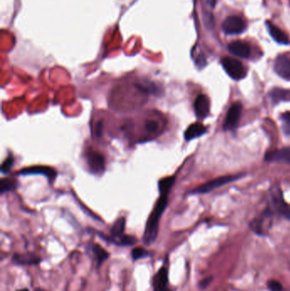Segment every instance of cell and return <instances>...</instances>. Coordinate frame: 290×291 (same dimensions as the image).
Instances as JSON below:
<instances>
[{"label":"cell","mask_w":290,"mask_h":291,"mask_svg":"<svg viewBox=\"0 0 290 291\" xmlns=\"http://www.w3.org/2000/svg\"><path fill=\"white\" fill-rule=\"evenodd\" d=\"M267 287L269 289L270 291H283V287L282 284L277 280L272 279L268 282Z\"/></svg>","instance_id":"obj_27"},{"label":"cell","mask_w":290,"mask_h":291,"mask_svg":"<svg viewBox=\"0 0 290 291\" xmlns=\"http://www.w3.org/2000/svg\"><path fill=\"white\" fill-rule=\"evenodd\" d=\"M228 51L232 55L239 56L241 58H248L250 55V47L244 42H232L228 45Z\"/></svg>","instance_id":"obj_15"},{"label":"cell","mask_w":290,"mask_h":291,"mask_svg":"<svg viewBox=\"0 0 290 291\" xmlns=\"http://www.w3.org/2000/svg\"><path fill=\"white\" fill-rule=\"evenodd\" d=\"M212 281H213V277H206V278L203 279V280L199 283V287L201 288V289H206V288L208 287V285L210 284Z\"/></svg>","instance_id":"obj_31"},{"label":"cell","mask_w":290,"mask_h":291,"mask_svg":"<svg viewBox=\"0 0 290 291\" xmlns=\"http://www.w3.org/2000/svg\"><path fill=\"white\" fill-rule=\"evenodd\" d=\"M222 29L226 34L235 35L240 34L245 31V21L242 18L232 16L225 18V21L222 24Z\"/></svg>","instance_id":"obj_7"},{"label":"cell","mask_w":290,"mask_h":291,"mask_svg":"<svg viewBox=\"0 0 290 291\" xmlns=\"http://www.w3.org/2000/svg\"><path fill=\"white\" fill-rule=\"evenodd\" d=\"M204 21H205L206 28H208V29H212L215 27L214 17L210 13H205V17H204Z\"/></svg>","instance_id":"obj_28"},{"label":"cell","mask_w":290,"mask_h":291,"mask_svg":"<svg viewBox=\"0 0 290 291\" xmlns=\"http://www.w3.org/2000/svg\"><path fill=\"white\" fill-rule=\"evenodd\" d=\"M266 27H267V30L269 32L270 35L276 43L281 44V45H289L290 44V39L288 38V36L280 28H277L276 26L273 25L270 21H266Z\"/></svg>","instance_id":"obj_17"},{"label":"cell","mask_w":290,"mask_h":291,"mask_svg":"<svg viewBox=\"0 0 290 291\" xmlns=\"http://www.w3.org/2000/svg\"><path fill=\"white\" fill-rule=\"evenodd\" d=\"M150 253L145 250L141 247H136V248H134L132 251H131V257L133 260H138L145 257H149Z\"/></svg>","instance_id":"obj_23"},{"label":"cell","mask_w":290,"mask_h":291,"mask_svg":"<svg viewBox=\"0 0 290 291\" xmlns=\"http://www.w3.org/2000/svg\"><path fill=\"white\" fill-rule=\"evenodd\" d=\"M223 68L232 79L240 80L246 76V69L237 59L232 57H224L222 61Z\"/></svg>","instance_id":"obj_3"},{"label":"cell","mask_w":290,"mask_h":291,"mask_svg":"<svg viewBox=\"0 0 290 291\" xmlns=\"http://www.w3.org/2000/svg\"><path fill=\"white\" fill-rule=\"evenodd\" d=\"M18 175H44L45 177L53 182L56 178L57 173L55 170L51 168L49 166H32L28 168L22 169L20 171H18Z\"/></svg>","instance_id":"obj_9"},{"label":"cell","mask_w":290,"mask_h":291,"mask_svg":"<svg viewBox=\"0 0 290 291\" xmlns=\"http://www.w3.org/2000/svg\"><path fill=\"white\" fill-rule=\"evenodd\" d=\"M242 175H225V176H222V177H219V178L215 179L213 181L210 182H206L203 185L199 186L198 188L192 190L191 191V194H204V193H207V192H211L215 189L219 188L222 186L226 185L228 183L234 182L239 180V178H241Z\"/></svg>","instance_id":"obj_2"},{"label":"cell","mask_w":290,"mask_h":291,"mask_svg":"<svg viewBox=\"0 0 290 291\" xmlns=\"http://www.w3.org/2000/svg\"><path fill=\"white\" fill-rule=\"evenodd\" d=\"M274 70L281 78L290 81V53L282 54L276 57Z\"/></svg>","instance_id":"obj_10"},{"label":"cell","mask_w":290,"mask_h":291,"mask_svg":"<svg viewBox=\"0 0 290 291\" xmlns=\"http://www.w3.org/2000/svg\"><path fill=\"white\" fill-rule=\"evenodd\" d=\"M125 226H126V219L124 217H120L117 220L111 228V231H110L111 236L106 237L102 233H98V235L101 237V239H103L107 242L114 243V244L119 246L120 240L124 235Z\"/></svg>","instance_id":"obj_5"},{"label":"cell","mask_w":290,"mask_h":291,"mask_svg":"<svg viewBox=\"0 0 290 291\" xmlns=\"http://www.w3.org/2000/svg\"><path fill=\"white\" fill-rule=\"evenodd\" d=\"M175 182L174 176H170L166 178L162 179L158 182V190L160 192V195H168L171 191V188L174 185Z\"/></svg>","instance_id":"obj_20"},{"label":"cell","mask_w":290,"mask_h":291,"mask_svg":"<svg viewBox=\"0 0 290 291\" xmlns=\"http://www.w3.org/2000/svg\"><path fill=\"white\" fill-rule=\"evenodd\" d=\"M242 113V105L240 103H234L227 112L224 123V130H235L239 123Z\"/></svg>","instance_id":"obj_11"},{"label":"cell","mask_w":290,"mask_h":291,"mask_svg":"<svg viewBox=\"0 0 290 291\" xmlns=\"http://www.w3.org/2000/svg\"><path fill=\"white\" fill-rule=\"evenodd\" d=\"M15 163V158L12 157V156H9L5 160H4V163L2 164V167H1V172L3 173V174H7L8 172L11 171V168H12V166L14 165Z\"/></svg>","instance_id":"obj_25"},{"label":"cell","mask_w":290,"mask_h":291,"mask_svg":"<svg viewBox=\"0 0 290 291\" xmlns=\"http://www.w3.org/2000/svg\"><path fill=\"white\" fill-rule=\"evenodd\" d=\"M206 127L199 123H195L188 127L185 132V139L186 140H191L198 137H202L206 133Z\"/></svg>","instance_id":"obj_18"},{"label":"cell","mask_w":290,"mask_h":291,"mask_svg":"<svg viewBox=\"0 0 290 291\" xmlns=\"http://www.w3.org/2000/svg\"><path fill=\"white\" fill-rule=\"evenodd\" d=\"M12 261L19 266H37L41 262V258L34 253H16L12 257Z\"/></svg>","instance_id":"obj_13"},{"label":"cell","mask_w":290,"mask_h":291,"mask_svg":"<svg viewBox=\"0 0 290 291\" xmlns=\"http://www.w3.org/2000/svg\"><path fill=\"white\" fill-rule=\"evenodd\" d=\"M18 182L11 178H4L0 182V192L4 194V192H12L17 188Z\"/></svg>","instance_id":"obj_21"},{"label":"cell","mask_w":290,"mask_h":291,"mask_svg":"<svg viewBox=\"0 0 290 291\" xmlns=\"http://www.w3.org/2000/svg\"><path fill=\"white\" fill-rule=\"evenodd\" d=\"M86 161L89 171L93 174H102L105 171V158L98 152H88L86 154Z\"/></svg>","instance_id":"obj_8"},{"label":"cell","mask_w":290,"mask_h":291,"mask_svg":"<svg viewBox=\"0 0 290 291\" xmlns=\"http://www.w3.org/2000/svg\"><path fill=\"white\" fill-rule=\"evenodd\" d=\"M266 161L283 162L290 164V148H283L279 150L270 152L266 156Z\"/></svg>","instance_id":"obj_16"},{"label":"cell","mask_w":290,"mask_h":291,"mask_svg":"<svg viewBox=\"0 0 290 291\" xmlns=\"http://www.w3.org/2000/svg\"><path fill=\"white\" fill-rule=\"evenodd\" d=\"M170 291V290H169V291Z\"/></svg>","instance_id":"obj_35"},{"label":"cell","mask_w":290,"mask_h":291,"mask_svg":"<svg viewBox=\"0 0 290 291\" xmlns=\"http://www.w3.org/2000/svg\"><path fill=\"white\" fill-rule=\"evenodd\" d=\"M168 205V195H160L147 220L143 234L144 243L151 245L157 240L159 223Z\"/></svg>","instance_id":"obj_1"},{"label":"cell","mask_w":290,"mask_h":291,"mask_svg":"<svg viewBox=\"0 0 290 291\" xmlns=\"http://www.w3.org/2000/svg\"><path fill=\"white\" fill-rule=\"evenodd\" d=\"M158 123L155 120H147L145 123V129L149 133H156L158 130Z\"/></svg>","instance_id":"obj_26"},{"label":"cell","mask_w":290,"mask_h":291,"mask_svg":"<svg viewBox=\"0 0 290 291\" xmlns=\"http://www.w3.org/2000/svg\"><path fill=\"white\" fill-rule=\"evenodd\" d=\"M95 132H96V137H98V138L102 137L103 122L102 120H100V121H98L96 123V127H95Z\"/></svg>","instance_id":"obj_29"},{"label":"cell","mask_w":290,"mask_h":291,"mask_svg":"<svg viewBox=\"0 0 290 291\" xmlns=\"http://www.w3.org/2000/svg\"><path fill=\"white\" fill-rule=\"evenodd\" d=\"M270 97L274 104L280 103L282 101H286L290 98V91L288 89L276 88L270 93Z\"/></svg>","instance_id":"obj_19"},{"label":"cell","mask_w":290,"mask_h":291,"mask_svg":"<svg viewBox=\"0 0 290 291\" xmlns=\"http://www.w3.org/2000/svg\"><path fill=\"white\" fill-rule=\"evenodd\" d=\"M271 205L272 209H269L272 212L278 213L281 216H284L287 219H290V207L284 202L283 198V193L280 191L279 188H275L273 190L271 196Z\"/></svg>","instance_id":"obj_4"},{"label":"cell","mask_w":290,"mask_h":291,"mask_svg":"<svg viewBox=\"0 0 290 291\" xmlns=\"http://www.w3.org/2000/svg\"><path fill=\"white\" fill-rule=\"evenodd\" d=\"M86 253L94 262L96 263V268L99 269L106 260H108L110 255L104 248L97 243H90L87 244L85 249Z\"/></svg>","instance_id":"obj_6"},{"label":"cell","mask_w":290,"mask_h":291,"mask_svg":"<svg viewBox=\"0 0 290 291\" xmlns=\"http://www.w3.org/2000/svg\"><path fill=\"white\" fill-rule=\"evenodd\" d=\"M17 291H30L27 288H24V289H21V290H17Z\"/></svg>","instance_id":"obj_34"},{"label":"cell","mask_w":290,"mask_h":291,"mask_svg":"<svg viewBox=\"0 0 290 291\" xmlns=\"http://www.w3.org/2000/svg\"><path fill=\"white\" fill-rule=\"evenodd\" d=\"M152 284L154 291H169V270L167 267L163 266L157 271V274L154 275Z\"/></svg>","instance_id":"obj_12"},{"label":"cell","mask_w":290,"mask_h":291,"mask_svg":"<svg viewBox=\"0 0 290 291\" xmlns=\"http://www.w3.org/2000/svg\"><path fill=\"white\" fill-rule=\"evenodd\" d=\"M34 291H46L44 289H42V288H37V289H35Z\"/></svg>","instance_id":"obj_33"},{"label":"cell","mask_w":290,"mask_h":291,"mask_svg":"<svg viewBox=\"0 0 290 291\" xmlns=\"http://www.w3.org/2000/svg\"><path fill=\"white\" fill-rule=\"evenodd\" d=\"M282 118V123H283V132L288 137H290V112L283 113L281 116Z\"/></svg>","instance_id":"obj_24"},{"label":"cell","mask_w":290,"mask_h":291,"mask_svg":"<svg viewBox=\"0 0 290 291\" xmlns=\"http://www.w3.org/2000/svg\"><path fill=\"white\" fill-rule=\"evenodd\" d=\"M194 110L198 119L204 120L208 116L210 111V103L208 97L205 95H199L195 100Z\"/></svg>","instance_id":"obj_14"},{"label":"cell","mask_w":290,"mask_h":291,"mask_svg":"<svg viewBox=\"0 0 290 291\" xmlns=\"http://www.w3.org/2000/svg\"><path fill=\"white\" fill-rule=\"evenodd\" d=\"M207 3L211 8H214L215 6V0H207Z\"/></svg>","instance_id":"obj_32"},{"label":"cell","mask_w":290,"mask_h":291,"mask_svg":"<svg viewBox=\"0 0 290 291\" xmlns=\"http://www.w3.org/2000/svg\"><path fill=\"white\" fill-rule=\"evenodd\" d=\"M136 88L139 89L141 92L147 93V94H154V95H158V93L161 92V89L156 86L154 83H141V84H136Z\"/></svg>","instance_id":"obj_22"},{"label":"cell","mask_w":290,"mask_h":291,"mask_svg":"<svg viewBox=\"0 0 290 291\" xmlns=\"http://www.w3.org/2000/svg\"><path fill=\"white\" fill-rule=\"evenodd\" d=\"M196 64L200 68H203L204 67L206 66L207 62H206V58L205 57V55H200L198 56L197 60H196Z\"/></svg>","instance_id":"obj_30"}]
</instances>
